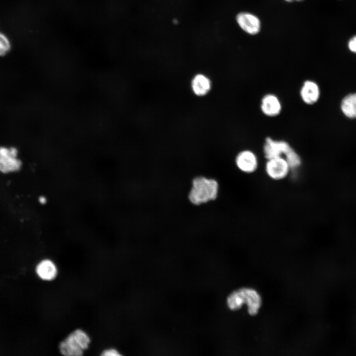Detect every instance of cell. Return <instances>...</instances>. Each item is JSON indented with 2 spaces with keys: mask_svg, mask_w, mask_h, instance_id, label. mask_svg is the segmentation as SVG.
<instances>
[{
  "mask_svg": "<svg viewBox=\"0 0 356 356\" xmlns=\"http://www.w3.org/2000/svg\"><path fill=\"white\" fill-rule=\"evenodd\" d=\"M219 191V184L216 179L199 176L192 180L188 198L193 205L199 206L215 200Z\"/></svg>",
  "mask_w": 356,
  "mask_h": 356,
  "instance_id": "obj_1",
  "label": "cell"
},
{
  "mask_svg": "<svg viewBox=\"0 0 356 356\" xmlns=\"http://www.w3.org/2000/svg\"><path fill=\"white\" fill-rule=\"evenodd\" d=\"M262 298L255 289L242 287L233 291L227 298L226 303L231 311L241 309L244 304L247 305L248 313L251 316L257 315L262 305Z\"/></svg>",
  "mask_w": 356,
  "mask_h": 356,
  "instance_id": "obj_2",
  "label": "cell"
},
{
  "mask_svg": "<svg viewBox=\"0 0 356 356\" xmlns=\"http://www.w3.org/2000/svg\"><path fill=\"white\" fill-rule=\"evenodd\" d=\"M90 342V338L85 331L77 329L60 343L59 351L64 356H82L88 348Z\"/></svg>",
  "mask_w": 356,
  "mask_h": 356,
  "instance_id": "obj_3",
  "label": "cell"
},
{
  "mask_svg": "<svg viewBox=\"0 0 356 356\" xmlns=\"http://www.w3.org/2000/svg\"><path fill=\"white\" fill-rule=\"evenodd\" d=\"M265 168L267 176L274 180H280L285 178L291 170L284 157L267 159Z\"/></svg>",
  "mask_w": 356,
  "mask_h": 356,
  "instance_id": "obj_4",
  "label": "cell"
},
{
  "mask_svg": "<svg viewBox=\"0 0 356 356\" xmlns=\"http://www.w3.org/2000/svg\"><path fill=\"white\" fill-rule=\"evenodd\" d=\"M17 155V150L15 147H0V171L7 173L19 170L21 162Z\"/></svg>",
  "mask_w": 356,
  "mask_h": 356,
  "instance_id": "obj_5",
  "label": "cell"
},
{
  "mask_svg": "<svg viewBox=\"0 0 356 356\" xmlns=\"http://www.w3.org/2000/svg\"><path fill=\"white\" fill-rule=\"evenodd\" d=\"M235 163L239 170L247 174L254 173L259 166L258 158L256 154L248 149L243 150L237 154Z\"/></svg>",
  "mask_w": 356,
  "mask_h": 356,
  "instance_id": "obj_6",
  "label": "cell"
},
{
  "mask_svg": "<svg viewBox=\"0 0 356 356\" xmlns=\"http://www.w3.org/2000/svg\"><path fill=\"white\" fill-rule=\"evenodd\" d=\"M292 147L289 143L283 140H276L270 137L265 139L263 152L266 159L284 157Z\"/></svg>",
  "mask_w": 356,
  "mask_h": 356,
  "instance_id": "obj_7",
  "label": "cell"
},
{
  "mask_svg": "<svg viewBox=\"0 0 356 356\" xmlns=\"http://www.w3.org/2000/svg\"><path fill=\"white\" fill-rule=\"evenodd\" d=\"M236 19L240 27L249 34L256 35L260 31V19L252 13L246 12H240L236 16Z\"/></svg>",
  "mask_w": 356,
  "mask_h": 356,
  "instance_id": "obj_8",
  "label": "cell"
},
{
  "mask_svg": "<svg viewBox=\"0 0 356 356\" xmlns=\"http://www.w3.org/2000/svg\"><path fill=\"white\" fill-rule=\"evenodd\" d=\"M300 95L305 104L312 105L316 103L319 98V87L315 82L310 80H306L301 88Z\"/></svg>",
  "mask_w": 356,
  "mask_h": 356,
  "instance_id": "obj_9",
  "label": "cell"
},
{
  "mask_svg": "<svg viewBox=\"0 0 356 356\" xmlns=\"http://www.w3.org/2000/svg\"><path fill=\"white\" fill-rule=\"evenodd\" d=\"M260 107L263 113L270 117L277 116L282 110L280 99L273 93L266 94L262 97Z\"/></svg>",
  "mask_w": 356,
  "mask_h": 356,
  "instance_id": "obj_10",
  "label": "cell"
},
{
  "mask_svg": "<svg viewBox=\"0 0 356 356\" xmlns=\"http://www.w3.org/2000/svg\"><path fill=\"white\" fill-rule=\"evenodd\" d=\"M191 88L193 92L197 96L206 95L211 90L212 83L206 75L198 74L194 76L191 82Z\"/></svg>",
  "mask_w": 356,
  "mask_h": 356,
  "instance_id": "obj_11",
  "label": "cell"
},
{
  "mask_svg": "<svg viewBox=\"0 0 356 356\" xmlns=\"http://www.w3.org/2000/svg\"><path fill=\"white\" fill-rule=\"evenodd\" d=\"M36 272L42 279L50 281L56 277L57 274V268L52 261L45 259L38 264L36 267Z\"/></svg>",
  "mask_w": 356,
  "mask_h": 356,
  "instance_id": "obj_12",
  "label": "cell"
},
{
  "mask_svg": "<svg viewBox=\"0 0 356 356\" xmlns=\"http://www.w3.org/2000/svg\"><path fill=\"white\" fill-rule=\"evenodd\" d=\"M341 110L347 118L356 119V92L345 96L341 103Z\"/></svg>",
  "mask_w": 356,
  "mask_h": 356,
  "instance_id": "obj_13",
  "label": "cell"
},
{
  "mask_svg": "<svg viewBox=\"0 0 356 356\" xmlns=\"http://www.w3.org/2000/svg\"><path fill=\"white\" fill-rule=\"evenodd\" d=\"M288 163L292 170H295L300 167L302 161L300 155L292 148L284 157Z\"/></svg>",
  "mask_w": 356,
  "mask_h": 356,
  "instance_id": "obj_14",
  "label": "cell"
},
{
  "mask_svg": "<svg viewBox=\"0 0 356 356\" xmlns=\"http://www.w3.org/2000/svg\"><path fill=\"white\" fill-rule=\"evenodd\" d=\"M11 48V42L8 37L0 32V56L6 55Z\"/></svg>",
  "mask_w": 356,
  "mask_h": 356,
  "instance_id": "obj_15",
  "label": "cell"
},
{
  "mask_svg": "<svg viewBox=\"0 0 356 356\" xmlns=\"http://www.w3.org/2000/svg\"><path fill=\"white\" fill-rule=\"evenodd\" d=\"M103 356H120L121 355L119 352L113 348L106 349L101 354Z\"/></svg>",
  "mask_w": 356,
  "mask_h": 356,
  "instance_id": "obj_16",
  "label": "cell"
},
{
  "mask_svg": "<svg viewBox=\"0 0 356 356\" xmlns=\"http://www.w3.org/2000/svg\"><path fill=\"white\" fill-rule=\"evenodd\" d=\"M348 47L352 52L356 53V36H354L349 40Z\"/></svg>",
  "mask_w": 356,
  "mask_h": 356,
  "instance_id": "obj_17",
  "label": "cell"
},
{
  "mask_svg": "<svg viewBox=\"0 0 356 356\" xmlns=\"http://www.w3.org/2000/svg\"><path fill=\"white\" fill-rule=\"evenodd\" d=\"M39 201L42 204H44L46 202V199L44 197H41L39 198Z\"/></svg>",
  "mask_w": 356,
  "mask_h": 356,
  "instance_id": "obj_18",
  "label": "cell"
},
{
  "mask_svg": "<svg viewBox=\"0 0 356 356\" xmlns=\"http://www.w3.org/2000/svg\"><path fill=\"white\" fill-rule=\"evenodd\" d=\"M285 0V1H287V2H292V1H294V0L300 1H302V0Z\"/></svg>",
  "mask_w": 356,
  "mask_h": 356,
  "instance_id": "obj_19",
  "label": "cell"
}]
</instances>
